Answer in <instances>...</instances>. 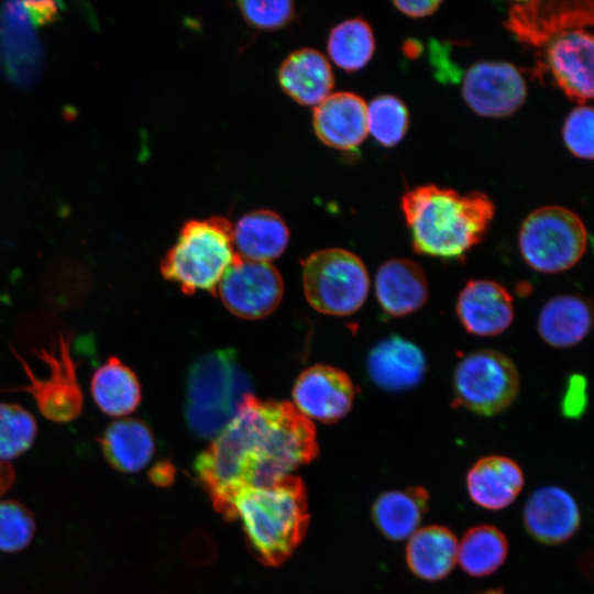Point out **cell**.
I'll return each mask as SVG.
<instances>
[{"label":"cell","mask_w":594,"mask_h":594,"mask_svg":"<svg viewBox=\"0 0 594 594\" xmlns=\"http://www.w3.org/2000/svg\"><path fill=\"white\" fill-rule=\"evenodd\" d=\"M580 524L581 514L575 499L561 487H539L526 502L524 525L539 543H563L574 536Z\"/></svg>","instance_id":"2e32d148"},{"label":"cell","mask_w":594,"mask_h":594,"mask_svg":"<svg viewBox=\"0 0 594 594\" xmlns=\"http://www.w3.org/2000/svg\"><path fill=\"white\" fill-rule=\"evenodd\" d=\"M327 51L331 61L345 72L364 67L375 52V38L371 25L361 18L337 24L329 33Z\"/></svg>","instance_id":"f1b7e54d"},{"label":"cell","mask_w":594,"mask_h":594,"mask_svg":"<svg viewBox=\"0 0 594 594\" xmlns=\"http://www.w3.org/2000/svg\"><path fill=\"white\" fill-rule=\"evenodd\" d=\"M524 482L520 466L503 455L479 459L466 474V488L471 499L490 510L509 506L519 495Z\"/></svg>","instance_id":"44dd1931"},{"label":"cell","mask_w":594,"mask_h":594,"mask_svg":"<svg viewBox=\"0 0 594 594\" xmlns=\"http://www.w3.org/2000/svg\"><path fill=\"white\" fill-rule=\"evenodd\" d=\"M217 293L234 316L242 319H261L279 305L283 279L271 263L253 262L239 255L220 279Z\"/></svg>","instance_id":"8fae6325"},{"label":"cell","mask_w":594,"mask_h":594,"mask_svg":"<svg viewBox=\"0 0 594 594\" xmlns=\"http://www.w3.org/2000/svg\"><path fill=\"white\" fill-rule=\"evenodd\" d=\"M429 499V493L422 486L384 492L373 504V521L384 537L404 540L418 530L428 512Z\"/></svg>","instance_id":"484cf974"},{"label":"cell","mask_w":594,"mask_h":594,"mask_svg":"<svg viewBox=\"0 0 594 594\" xmlns=\"http://www.w3.org/2000/svg\"><path fill=\"white\" fill-rule=\"evenodd\" d=\"M35 520L23 504L0 501V551L16 552L30 544L35 532Z\"/></svg>","instance_id":"1f68e13d"},{"label":"cell","mask_w":594,"mask_h":594,"mask_svg":"<svg viewBox=\"0 0 594 594\" xmlns=\"http://www.w3.org/2000/svg\"><path fill=\"white\" fill-rule=\"evenodd\" d=\"M593 323L591 302L579 295L551 298L541 308L537 329L541 339L557 349L571 348L582 342Z\"/></svg>","instance_id":"7402d4cb"},{"label":"cell","mask_w":594,"mask_h":594,"mask_svg":"<svg viewBox=\"0 0 594 594\" xmlns=\"http://www.w3.org/2000/svg\"><path fill=\"white\" fill-rule=\"evenodd\" d=\"M593 2L532 0L509 3L506 29L522 44L544 48L559 35L593 24Z\"/></svg>","instance_id":"30bf717a"},{"label":"cell","mask_w":594,"mask_h":594,"mask_svg":"<svg viewBox=\"0 0 594 594\" xmlns=\"http://www.w3.org/2000/svg\"><path fill=\"white\" fill-rule=\"evenodd\" d=\"M480 594H505L502 590H487L483 593H480Z\"/></svg>","instance_id":"ab89813d"},{"label":"cell","mask_w":594,"mask_h":594,"mask_svg":"<svg viewBox=\"0 0 594 594\" xmlns=\"http://www.w3.org/2000/svg\"><path fill=\"white\" fill-rule=\"evenodd\" d=\"M414 250L444 260L462 258L485 237L495 206L481 191L417 186L402 197Z\"/></svg>","instance_id":"7a4b0ae2"},{"label":"cell","mask_w":594,"mask_h":594,"mask_svg":"<svg viewBox=\"0 0 594 594\" xmlns=\"http://www.w3.org/2000/svg\"><path fill=\"white\" fill-rule=\"evenodd\" d=\"M252 382L232 349L201 355L189 367L185 418L196 436L216 438L233 419Z\"/></svg>","instance_id":"277c9868"},{"label":"cell","mask_w":594,"mask_h":594,"mask_svg":"<svg viewBox=\"0 0 594 594\" xmlns=\"http://www.w3.org/2000/svg\"><path fill=\"white\" fill-rule=\"evenodd\" d=\"M375 295L382 309L393 317H404L428 300L426 273L419 263L408 258L384 262L375 276Z\"/></svg>","instance_id":"d6986e66"},{"label":"cell","mask_w":594,"mask_h":594,"mask_svg":"<svg viewBox=\"0 0 594 594\" xmlns=\"http://www.w3.org/2000/svg\"><path fill=\"white\" fill-rule=\"evenodd\" d=\"M288 241L289 230L285 221L272 210L251 211L233 227L234 249L243 260L270 263L283 254Z\"/></svg>","instance_id":"603a6c76"},{"label":"cell","mask_w":594,"mask_h":594,"mask_svg":"<svg viewBox=\"0 0 594 594\" xmlns=\"http://www.w3.org/2000/svg\"><path fill=\"white\" fill-rule=\"evenodd\" d=\"M458 539L447 527L429 525L415 531L406 546V563L417 578L439 581L457 563Z\"/></svg>","instance_id":"d4e9b609"},{"label":"cell","mask_w":594,"mask_h":594,"mask_svg":"<svg viewBox=\"0 0 594 594\" xmlns=\"http://www.w3.org/2000/svg\"><path fill=\"white\" fill-rule=\"evenodd\" d=\"M588 235L581 218L561 206L529 213L518 234L520 254L532 270L556 274L574 266L584 255Z\"/></svg>","instance_id":"8992f818"},{"label":"cell","mask_w":594,"mask_h":594,"mask_svg":"<svg viewBox=\"0 0 594 594\" xmlns=\"http://www.w3.org/2000/svg\"><path fill=\"white\" fill-rule=\"evenodd\" d=\"M312 125L327 146L353 150L367 134V105L353 92H331L314 107Z\"/></svg>","instance_id":"e0dca14e"},{"label":"cell","mask_w":594,"mask_h":594,"mask_svg":"<svg viewBox=\"0 0 594 594\" xmlns=\"http://www.w3.org/2000/svg\"><path fill=\"white\" fill-rule=\"evenodd\" d=\"M14 483V471L12 466L0 460V497L12 486Z\"/></svg>","instance_id":"f35d334b"},{"label":"cell","mask_w":594,"mask_h":594,"mask_svg":"<svg viewBox=\"0 0 594 594\" xmlns=\"http://www.w3.org/2000/svg\"><path fill=\"white\" fill-rule=\"evenodd\" d=\"M455 311L462 327L479 337L498 336L514 320L512 295L491 279L469 280L457 298Z\"/></svg>","instance_id":"9a60e30c"},{"label":"cell","mask_w":594,"mask_h":594,"mask_svg":"<svg viewBox=\"0 0 594 594\" xmlns=\"http://www.w3.org/2000/svg\"><path fill=\"white\" fill-rule=\"evenodd\" d=\"M507 553L506 536L495 526L479 525L458 543L457 562L471 576H487L502 566Z\"/></svg>","instance_id":"83f0119b"},{"label":"cell","mask_w":594,"mask_h":594,"mask_svg":"<svg viewBox=\"0 0 594 594\" xmlns=\"http://www.w3.org/2000/svg\"><path fill=\"white\" fill-rule=\"evenodd\" d=\"M519 373L505 354L490 349L469 353L453 373L455 402L480 416L506 410L519 392Z\"/></svg>","instance_id":"ba28073f"},{"label":"cell","mask_w":594,"mask_h":594,"mask_svg":"<svg viewBox=\"0 0 594 594\" xmlns=\"http://www.w3.org/2000/svg\"><path fill=\"white\" fill-rule=\"evenodd\" d=\"M393 4L405 15L411 18H424L432 14L441 1L419 0V1H394Z\"/></svg>","instance_id":"8d00e7d4"},{"label":"cell","mask_w":594,"mask_h":594,"mask_svg":"<svg viewBox=\"0 0 594 594\" xmlns=\"http://www.w3.org/2000/svg\"><path fill=\"white\" fill-rule=\"evenodd\" d=\"M12 352L23 366L28 383L10 391L31 394L40 413L54 422H69L77 418L84 405V397L77 380L75 360L70 352V338L61 333L50 348L35 349L34 353L48 370L46 377L38 378L25 360L14 349Z\"/></svg>","instance_id":"9c48e42d"},{"label":"cell","mask_w":594,"mask_h":594,"mask_svg":"<svg viewBox=\"0 0 594 594\" xmlns=\"http://www.w3.org/2000/svg\"><path fill=\"white\" fill-rule=\"evenodd\" d=\"M37 432L31 413L13 403H0V460L8 461L24 453Z\"/></svg>","instance_id":"4dcf8cb0"},{"label":"cell","mask_w":594,"mask_h":594,"mask_svg":"<svg viewBox=\"0 0 594 594\" xmlns=\"http://www.w3.org/2000/svg\"><path fill=\"white\" fill-rule=\"evenodd\" d=\"M317 454L311 420L290 403L249 394L233 419L198 455L195 471L221 514L241 488L290 475Z\"/></svg>","instance_id":"6da1fadb"},{"label":"cell","mask_w":594,"mask_h":594,"mask_svg":"<svg viewBox=\"0 0 594 594\" xmlns=\"http://www.w3.org/2000/svg\"><path fill=\"white\" fill-rule=\"evenodd\" d=\"M237 257L233 226L227 218L189 220L163 257L161 273L188 295L197 290L216 295L220 279Z\"/></svg>","instance_id":"5b68a950"},{"label":"cell","mask_w":594,"mask_h":594,"mask_svg":"<svg viewBox=\"0 0 594 594\" xmlns=\"http://www.w3.org/2000/svg\"><path fill=\"white\" fill-rule=\"evenodd\" d=\"M355 395V386L345 372L323 364L302 371L293 388L295 408L309 420L326 424L345 417Z\"/></svg>","instance_id":"4fadbf2b"},{"label":"cell","mask_w":594,"mask_h":594,"mask_svg":"<svg viewBox=\"0 0 594 594\" xmlns=\"http://www.w3.org/2000/svg\"><path fill=\"white\" fill-rule=\"evenodd\" d=\"M172 466L165 462L156 464L150 472V477L155 484H168L172 481Z\"/></svg>","instance_id":"74e56055"},{"label":"cell","mask_w":594,"mask_h":594,"mask_svg":"<svg viewBox=\"0 0 594 594\" xmlns=\"http://www.w3.org/2000/svg\"><path fill=\"white\" fill-rule=\"evenodd\" d=\"M90 391L98 408L117 418L133 413L141 400V385L135 373L114 356L94 373Z\"/></svg>","instance_id":"4316f807"},{"label":"cell","mask_w":594,"mask_h":594,"mask_svg":"<svg viewBox=\"0 0 594 594\" xmlns=\"http://www.w3.org/2000/svg\"><path fill=\"white\" fill-rule=\"evenodd\" d=\"M278 82L297 103L315 107L331 94L334 76L322 53L302 47L283 61L278 68Z\"/></svg>","instance_id":"ffe728a7"},{"label":"cell","mask_w":594,"mask_h":594,"mask_svg":"<svg viewBox=\"0 0 594 594\" xmlns=\"http://www.w3.org/2000/svg\"><path fill=\"white\" fill-rule=\"evenodd\" d=\"M593 109L582 105L566 117L562 136L568 150L576 157L593 158Z\"/></svg>","instance_id":"836d02e7"},{"label":"cell","mask_w":594,"mask_h":594,"mask_svg":"<svg viewBox=\"0 0 594 594\" xmlns=\"http://www.w3.org/2000/svg\"><path fill=\"white\" fill-rule=\"evenodd\" d=\"M239 520L253 554L264 564L284 563L301 542L309 522L302 481L294 475L238 491L221 513Z\"/></svg>","instance_id":"3957f363"},{"label":"cell","mask_w":594,"mask_h":594,"mask_svg":"<svg viewBox=\"0 0 594 594\" xmlns=\"http://www.w3.org/2000/svg\"><path fill=\"white\" fill-rule=\"evenodd\" d=\"M371 381L387 392L416 387L427 372V358L414 342L392 336L378 342L366 359Z\"/></svg>","instance_id":"ac0fdd59"},{"label":"cell","mask_w":594,"mask_h":594,"mask_svg":"<svg viewBox=\"0 0 594 594\" xmlns=\"http://www.w3.org/2000/svg\"><path fill=\"white\" fill-rule=\"evenodd\" d=\"M23 6L31 21L36 26L51 23L58 16V6L54 1H25Z\"/></svg>","instance_id":"d590c367"},{"label":"cell","mask_w":594,"mask_h":594,"mask_svg":"<svg viewBox=\"0 0 594 594\" xmlns=\"http://www.w3.org/2000/svg\"><path fill=\"white\" fill-rule=\"evenodd\" d=\"M100 446L109 465L123 473H135L144 469L155 451L151 429L139 419L125 417L107 426Z\"/></svg>","instance_id":"cb8c5ba5"},{"label":"cell","mask_w":594,"mask_h":594,"mask_svg":"<svg viewBox=\"0 0 594 594\" xmlns=\"http://www.w3.org/2000/svg\"><path fill=\"white\" fill-rule=\"evenodd\" d=\"M566 387L562 403L563 413L568 417L576 418L585 408V381L583 377L574 376L570 380Z\"/></svg>","instance_id":"e575fe53"},{"label":"cell","mask_w":594,"mask_h":594,"mask_svg":"<svg viewBox=\"0 0 594 594\" xmlns=\"http://www.w3.org/2000/svg\"><path fill=\"white\" fill-rule=\"evenodd\" d=\"M462 95L479 116L504 118L525 102L527 87L520 72L507 62H480L465 73Z\"/></svg>","instance_id":"7c38bea8"},{"label":"cell","mask_w":594,"mask_h":594,"mask_svg":"<svg viewBox=\"0 0 594 594\" xmlns=\"http://www.w3.org/2000/svg\"><path fill=\"white\" fill-rule=\"evenodd\" d=\"M302 286L308 302L319 312L348 316L365 302L370 277L355 254L331 248L317 251L304 261Z\"/></svg>","instance_id":"52a82bcc"},{"label":"cell","mask_w":594,"mask_h":594,"mask_svg":"<svg viewBox=\"0 0 594 594\" xmlns=\"http://www.w3.org/2000/svg\"><path fill=\"white\" fill-rule=\"evenodd\" d=\"M408 125V109L399 98L383 95L367 105V133L382 145L393 147L398 144Z\"/></svg>","instance_id":"f546056e"},{"label":"cell","mask_w":594,"mask_h":594,"mask_svg":"<svg viewBox=\"0 0 594 594\" xmlns=\"http://www.w3.org/2000/svg\"><path fill=\"white\" fill-rule=\"evenodd\" d=\"M244 20L260 30H278L290 22L294 16V3L290 0L238 2Z\"/></svg>","instance_id":"d6a6232c"},{"label":"cell","mask_w":594,"mask_h":594,"mask_svg":"<svg viewBox=\"0 0 594 594\" xmlns=\"http://www.w3.org/2000/svg\"><path fill=\"white\" fill-rule=\"evenodd\" d=\"M593 35L585 29L565 32L546 47L541 67L574 102L584 105L593 97Z\"/></svg>","instance_id":"5bb4252c"}]
</instances>
